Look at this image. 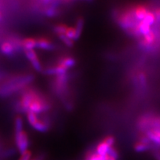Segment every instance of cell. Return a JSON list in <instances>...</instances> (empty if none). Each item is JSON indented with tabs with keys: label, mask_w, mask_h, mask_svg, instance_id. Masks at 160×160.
<instances>
[{
	"label": "cell",
	"mask_w": 160,
	"mask_h": 160,
	"mask_svg": "<svg viewBox=\"0 0 160 160\" xmlns=\"http://www.w3.org/2000/svg\"><path fill=\"white\" fill-rule=\"evenodd\" d=\"M15 142L18 151L21 154L28 151V148L29 147V138L25 131L15 134Z\"/></svg>",
	"instance_id": "obj_3"
},
{
	"label": "cell",
	"mask_w": 160,
	"mask_h": 160,
	"mask_svg": "<svg viewBox=\"0 0 160 160\" xmlns=\"http://www.w3.org/2000/svg\"><path fill=\"white\" fill-rule=\"evenodd\" d=\"M60 65H62L66 69H70L71 68H73L77 64V60L75 59V58L72 57H63L62 59H59V62Z\"/></svg>",
	"instance_id": "obj_12"
},
{
	"label": "cell",
	"mask_w": 160,
	"mask_h": 160,
	"mask_svg": "<svg viewBox=\"0 0 160 160\" xmlns=\"http://www.w3.org/2000/svg\"><path fill=\"white\" fill-rule=\"evenodd\" d=\"M14 128H15V134L19 133L22 132L23 130V119L22 118L19 116L16 117L15 122H14Z\"/></svg>",
	"instance_id": "obj_20"
},
{
	"label": "cell",
	"mask_w": 160,
	"mask_h": 160,
	"mask_svg": "<svg viewBox=\"0 0 160 160\" xmlns=\"http://www.w3.org/2000/svg\"><path fill=\"white\" fill-rule=\"evenodd\" d=\"M25 54L28 59L31 62L32 66L34 68L35 71L37 72L43 71L41 63H40L39 59L36 53L34 50H25Z\"/></svg>",
	"instance_id": "obj_5"
},
{
	"label": "cell",
	"mask_w": 160,
	"mask_h": 160,
	"mask_svg": "<svg viewBox=\"0 0 160 160\" xmlns=\"http://www.w3.org/2000/svg\"><path fill=\"white\" fill-rule=\"evenodd\" d=\"M133 11V13H134L136 19L139 20V21H142V20L145 19L146 14H147L148 12L149 11H148L147 8L142 5L137 6V7H136Z\"/></svg>",
	"instance_id": "obj_11"
},
{
	"label": "cell",
	"mask_w": 160,
	"mask_h": 160,
	"mask_svg": "<svg viewBox=\"0 0 160 160\" xmlns=\"http://www.w3.org/2000/svg\"><path fill=\"white\" fill-rule=\"evenodd\" d=\"M107 155H108V156H110V157H112L113 158H116V159H118V158H119V153H118L117 149L113 147L110 148L108 151V153H107Z\"/></svg>",
	"instance_id": "obj_26"
},
{
	"label": "cell",
	"mask_w": 160,
	"mask_h": 160,
	"mask_svg": "<svg viewBox=\"0 0 160 160\" xmlns=\"http://www.w3.org/2000/svg\"><path fill=\"white\" fill-rule=\"evenodd\" d=\"M45 13L47 17H53L58 14V11L55 6L51 5L46 8L45 10Z\"/></svg>",
	"instance_id": "obj_22"
},
{
	"label": "cell",
	"mask_w": 160,
	"mask_h": 160,
	"mask_svg": "<svg viewBox=\"0 0 160 160\" xmlns=\"http://www.w3.org/2000/svg\"><path fill=\"white\" fill-rule=\"evenodd\" d=\"M52 1V0H43V2L46 4H48L49 2H51Z\"/></svg>",
	"instance_id": "obj_32"
},
{
	"label": "cell",
	"mask_w": 160,
	"mask_h": 160,
	"mask_svg": "<svg viewBox=\"0 0 160 160\" xmlns=\"http://www.w3.org/2000/svg\"><path fill=\"white\" fill-rule=\"evenodd\" d=\"M156 35L153 31H151L148 33L144 35V38L141 40V45L144 48L152 47L155 42Z\"/></svg>",
	"instance_id": "obj_10"
},
{
	"label": "cell",
	"mask_w": 160,
	"mask_h": 160,
	"mask_svg": "<svg viewBox=\"0 0 160 160\" xmlns=\"http://www.w3.org/2000/svg\"><path fill=\"white\" fill-rule=\"evenodd\" d=\"M32 128H33V129H35L36 131L41 132V133H45V132H47L49 130L50 124L47 121L40 120L39 119L37 122V123H36Z\"/></svg>",
	"instance_id": "obj_13"
},
{
	"label": "cell",
	"mask_w": 160,
	"mask_h": 160,
	"mask_svg": "<svg viewBox=\"0 0 160 160\" xmlns=\"http://www.w3.org/2000/svg\"><path fill=\"white\" fill-rule=\"evenodd\" d=\"M68 77L67 74L57 76L55 81V91L59 96H62L65 93L68 85Z\"/></svg>",
	"instance_id": "obj_4"
},
{
	"label": "cell",
	"mask_w": 160,
	"mask_h": 160,
	"mask_svg": "<svg viewBox=\"0 0 160 160\" xmlns=\"http://www.w3.org/2000/svg\"><path fill=\"white\" fill-rule=\"evenodd\" d=\"M0 51L4 55L11 57L15 53L16 48L15 45L11 42L5 41L2 43L1 47H0Z\"/></svg>",
	"instance_id": "obj_9"
},
{
	"label": "cell",
	"mask_w": 160,
	"mask_h": 160,
	"mask_svg": "<svg viewBox=\"0 0 160 160\" xmlns=\"http://www.w3.org/2000/svg\"><path fill=\"white\" fill-rule=\"evenodd\" d=\"M143 20L146 23L148 24L150 26H151L153 23L155 22V21H156V17H155L154 13H153V12L148 11L147 13V14H146L145 19H144Z\"/></svg>",
	"instance_id": "obj_24"
},
{
	"label": "cell",
	"mask_w": 160,
	"mask_h": 160,
	"mask_svg": "<svg viewBox=\"0 0 160 160\" xmlns=\"http://www.w3.org/2000/svg\"><path fill=\"white\" fill-rule=\"evenodd\" d=\"M31 152L30 151H26L25 153L21 154V157H20L19 160H30L31 159Z\"/></svg>",
	"instance_id": "obj_28"
},
{
	"label": "cell",
	"mask_w": 160,
	"mask_h": 160,
	"mask_svg": "<svg viewBox=\"0 0 160 160\" xmlns=\"http://www.w3.org/2000/svg\"><path fill=\"white\" fill-rule=\"evenodd\" d=\"M68 71V70L66 69L64 66L60 65L59 63H57L56 65L52 66V67H49L48 68L45 69V71H44V73L48 75L59 76L67 74Z\"/></svg>",
	"instance_id": "obj_7"
},
{
	"label": "cell",
	"mask_w": 160,
	"mask_h": 160,
	"mask_svg": "<svg viewBox=\"0 0 160 160\" xmlns=\"http://www.w3.org/2000/svg\"><path fill=\"white\" fill-rule=\"evenodd\" d=\"M33 160H43V159H42V157H39L37 158V159H33Z\"/></svg>",
	"instance_id": "obj_33"
},
{
	"label": "cell",
	"mask_w": 160,
	"mask_h": 160,
	"mask_svg": "<svg viewBox=\"0 0 160 160\" xmlns=\"http://www.w3.org/2000/svg\"><path fill=\"white\" fill-rule=\"evenodd\" d=\"M110 148V147L107 145V143L105 142L102 141L101 142H99L97 146V148H96V153L97 154L101 155V156H105L107 155L108 151Z\"/></svg>",
	"instance_id": "obj_15"
},
{
	"label": "cell",
	"mask_w": 160,
	"mask_h": 160,
	"mask_svg": "<svg viewBox=\"0 0 160 160\" xmlns=\"http://www.w3.org/2000/svg\"><path fill=\"white\" fill-rule=\"evenodd\" d=\"M105 160H117V159H116V158H113L112 157H110V156H108V155H106Z\"/></svg>",
	"instance_id": "obj_31"
},
{
	"label": "cell",
	"mask_w": 160,
	"mask_h": 160,
	"mask_svg": "<svg viewBox=\"0 0 160 160\" xmlns=\"http://www.w3.org/2000/svg\"><path fill=\"white\" fill-rule=\"evenodd\" d=\"M84 27V19L82 17H79L77 19V22H76L74 29L76 32V40L79 39L81 37L82 33V30Z\"/></svg>",
	"instance_id": "obj_16"
},
{
	"label": "cell",
	"mask_w": 160,
	"mask_h": 160,
	"mask_svg": "<svg viewBox=\"0 0 160 160\" xmlns=\"http://www.w3.org/2000/svg\"><path fill=\"white\" fill-rule=\"evenodd\" d=\"M21 46L25 50H33L36 48V39L35 38H25L21 42Z\"/></svg>",
	"instance_id": "obj_14"
},
{
	"label": "cell",
	"mask_w": 160,
	"mask_h": 160,
	"mask_svg": "<svg viewBox=\"0 0 160 160\" xmlns=\"http://www.w3.org/2000/svg\"><path fill=\"white\" fill-rule=\"evenodd\" d=\"M146 137L151 142L160 146V129L151 128L146 131Z\"/></svg>",
	"instance_id": "obj_8"
},
{
	"label": "cell",
	"mask_w": 160,
	"mask_h": 160,
	"mask_svg": "<svg viewBox=\"0 0 160 160\" xmlns=\"http://www.w3.org/2000/svg\"><path fill=\"white\" fill-rule=\"evenodd\" d=\"M34 79V76L31 74L21 75L12 77L6 81L2 88H0V95L8 97L15 93L20 89H22L26 85L31 83Z\"/></svg>",
	"instance_id": "obj_1"
},
{
	"label": "cell",
	"mask_w": 160,
	"mask_h": 160,
	"mask_svg": "<svg viewBox=\"0 0 160 160\" xmlns=\"http://www.w3.org/2000/svg\"><path fill=\"white\" fill-rule=\"evenodd\" d=\"M153 13H154V15H155L156 19L160 20V8L156 9L155 11L153 12Z\"/></svg>",
	"instance_id": "obj_29"
},
{
	"label": "cell",
	"mask_w": 160,
	"mask_h": 160,
	"mask_svg": "<svg viewBox=\"0 0 160 160\" xmlns=\"http://www.w3.org/2000/svg\"><path fill=\"white\" fill-rule=\"evenodd\" d=\"M153 156H154V158L156 160H160V152L156 151L153 153Z\"/></svg>",
	"instance_id": "obj_30"
},
{
	"label": "cell",
	"mask_w": 160,
	"mask_h": 160,
	"mask_svg": "<svg viewBox=\"0 0 160 160\" xmlns=\"http://www.w3.org/2000/svg\"><path fill=\"white\" fill-rule=\"evenodd\" d=\"M2 19V14H1V13H0V21H1Z\"/></svg>",
	"instance_id": "obj_34"
},
{
	"label": "cell",
	"mask_w": 160,
	"mask_h": 160,
	"mask_svg": "<svg viewBox=\"0 0 160 160\" xmlns=\"http://www.w3.org/2000/svg\"><path fill=\"white\" fill-rule=\"evenodd\" d=\"M103 141L107 143V145H108L110 148L113 147V145H114L115 143L114 137H112V136H108V137H106L105 139H103Z\"/></svg>",
	"instance_id": "obj_27"
},
{
	"label": "cell",
	"mask_w": 160,
	"mask_h": 160,
	"mask_svg": "<svg viewBox=\"0 0 160 160\" xmlns=\"http://www.w3.org/2000/svg\"><path fill=\"white\" fill-rule=\"evenodd\" d=\"M65 35L68 38H70L71 39L73 40V41H76V32H75L74 28L73 27L68 28L67 31H66Z\"/></svg>",
	"instance_id": "obj_25"
},
{
	"label": "cell",
	"mask_w": 160,
	"mask_h": 160,
	"mask_svg": "<svg viewBox=\"0 0 160 160\" xmlns=\"http://www.w3.org/2000/svg\"><path fill=\"white\" fill-rule=\"evenodd\" d=\"M138 29H139L140 34L142 35L147 34V33H148L151 31V26L148 24L146 23L144 20L139 22V23H138Z\"/></svg>",
	"instance_id": "obj_17"
},
{
	"label": "cell",
	"mask_w": 160,
	"mask_h": 160,
	"mask_svg": "<svg viewBox=\"0 0 160 160\" xmlns=\"http://www.w3.org/2000/svg\"><path fill=\"white\" fill-rule=\"evenodd\" d=\"M58 37H59V39L61 40V41L62 42L65 44L66 46H68V47L72 48L73 46V45H74V41L68 37L65 34L59 35Z\"/></svg>",
	"instance_id": "obj_23"
},
{
	"label": "cell",
	"mask_w": 160,
	"mask_h": 160,
	"mask_svg": "<svg viewBox=\"0 0 160 160\" xmlns=\"http://www.w3.org/2000/svg\"><path fill=\"white\" fill-rule=\"evenodd\" d=\"M149 148H150L149 144H146V143L142 142L141 141H139L135 144L133 148H134L135 151L141 153V152H145L146 151H148V150L149 149Z\"/></svg>",
	"instance_id": "obj_19"
},
{
	"label": "cell",
	"mask_w": 160,
	"mask_h": 160,
	"mask_svg": "<svg viewBox=\"0 0 160 160\" xmlns=\"http://www.w3.org/2000/svg\"><path fill=\"white\" fill-rule=\"evenodd\" d=\"M51 108V105L49 102L39 93L30 104L28 112H33L37 114V113L49 111Z\"/></svg>",
	"instance_id": "obj_2"
},
{
	"label": "cell",
	"mask_w": 160,
	"mask_h": 160,
	"mask_svg": "<svg viewBox=\"0 0 160 160\" xmlns=\"http://www.w3.org/2000/svg\"><path fill=\"white\" fill-rule=\"evenodd\" d=\"M36 48L44 51H53L55 48L54 44L51 40L46 37H39L36 39Z\"/></svg>",
	"instance_id": "obj_6"
},
{
	"label": "cell",
	"mask_w": 160,
	"mask_h": 160,
	"mask_svg": "<svg viewBox=\"0 0 160 160\" xmlns=\"http://www.w3.org/2000/svg\"><path fill=\"white\" fill-rule=\"evenodd\" d=\"M85 160H105V156H101L97 154L96 152L89 151V153L86 155Z\"/></svg>",
	"instance_id": "obj_21"
},
{
	"label": "cell",
	"mask_w": 160,
	"mask_h": 160,
	"mask_svg": "<svg viewBox=\"0 0 160 160\" xmlns=\"http://www.w3.org/2000/svg\"><path fill=\"white\" fill-rule=\"evenodd\" d=\"M68 28V26L66 25L65 24H63V23L57 24V25L53 26V31H54L56 34H57V36L65 34Z\"/></svg>",
	"instance_id": "obj_18"
}]
</instances>
